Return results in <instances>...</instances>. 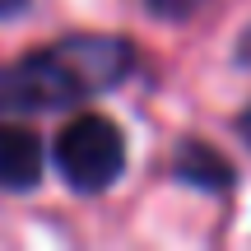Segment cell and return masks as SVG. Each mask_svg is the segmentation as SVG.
<instances>
[{"label": "cell", "instance_id": "3957f363", "mask_svg": "<svg viewBox=\"0 0 251 251\" xmlns=\"http://www.w3.org/2000/svg\"><path fill=\"white\" fill-rule=\"evenodd\" d=\"M42 177V144L24 126H0V191H33Z\"/></svg>", "mask_w": 251, "mask_h": 251}, {"label": "cell", "instance_id": "5b68a950", "mask_svg": "<svg viewBox=\"0 0 251 251\" xmlns=\"http://www.w3.org/2000/svg\"><path fill=\"white\" fill-rule=\"evenodd\" d=\"M149 5V14H158V19H191L196 9H205L209 0H144Z\"/></svg>", "mask_w": 251, "mask_h": 251}, {"label": "cell", "instance_id": "6da1fadb", "mask_svg": "<svg viewBox=\"0 0 251 251\" xmlns=\"http://www.w3.org/2000/svg\"><path fill=\"white\" fill-rule=\"evenodd\" d=\"M135 65V47L126 37H61L0 65V117L14 112H56L89 102L117 89Z\"/></svg>", "mask_w": 251, "mask_h": 251}, {"label": "cell", "instance_id": "277c9868", "mask_svg": "<svg viewBox=\"0 0 251 251\" xmlns=\"http://www.w3.org/2000/svg\"><path fill=\"white\" fill-rule=\"evenodd\" d=\"M172 172H177V181L200 186V191H228L233 186V163L219 149H209L205 140H186L181 144L177 158H172Z\"/></svg>", "mask_w": 251, "mask_h": 251}, {"label": "cell", "instance_id": "52a82bcc", "mask_svg": "<svg viewBox=\"0 0 251 251\" xmlns=\"http://www.w3.org/2000/svg\"><path fill=\"white\" fill-rule=\"evenodd\" d=\"M237 130H242V140H247V144H251V107H247V112H242V117H237Z\"/></svg>", "mask_w": 251, "mask_h": 251}, {"label": "cell", "instance_id": "7a4b0ae2", "mask_svg": "<svg viewBox=\"0 0 251 251\" xmlns=\"http://www.w3.org/2000/svg\"><path fill=\"white\" fill-rule=\"evenodd\" d=\"M51 163L65 177L70 191L98 196V191L117 186V177L126 172V135L121 126L102 112H84L56 135L51 144Z\"/></svg>", "mask_w": 251, "mask_h": 251}, {"label": "cell", "instance_id": "8992f818", "mask_svg": "<svg viewBox=\"0 0 251 251\" xmlns=\"http://www.w3.org/2000/svg\"><path fill=\"white\" fill-rule=\"evenodd\" d=\"M28 9V0H0V19H9V14H24Z\"/></svg>", "mask_w": 251, "mask_h": 251}]
</instances>
